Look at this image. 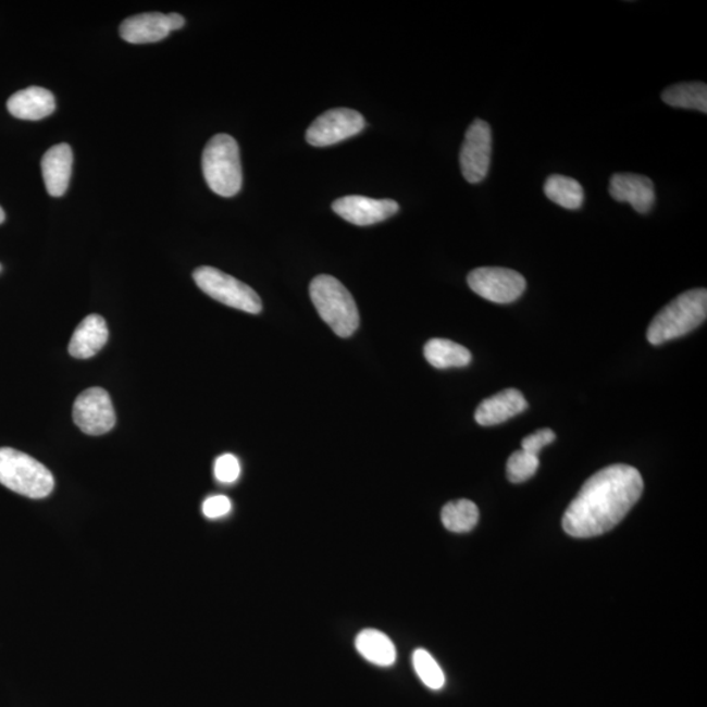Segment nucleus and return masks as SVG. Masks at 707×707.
<instances>
[{
	"label": "nucleus",
	"mask_w": 707,
	"mask_h": 707,
	"mask_svg": "<svg viewBox=\"0 0 707 707\" xmlns=\"http://www.w3.org/2000/svg\"><path fill=\"white\" fill-rule=\"evenodd\" d=\"M644 492V480L634 467L616 464L590 477L565 511L568 535L590 538L603 535L622 522Z\"/></svg>",
	"instance_id": "nucleus-1"
},
{
	"label": "nucleus",
	"mask_w": 707,
	"mask_h": 707,
	"mask_svg": "<svg viewBox=\"0 0 707 707\" xmlns=\"http://www.w3.org/2000/svg\"><path fill=\"white\" fill-rule=\"evenodd\" d=\"M707 317V292L694 288L673 299L652 321L647 339L658 346L691 333L704 323Z\"/></svg>",
	"instance_id": "nucleus-2"
},
{
	"label": "nucleus",
	"mask_w": 707,
	"mask_h": 707,
	"mask_svg": "<svg viewBox=\"0 0 707 707\" xmlns=\"http://www.w3.org/2000/svg\"><path fill=\"white\" fill-rule=\"evenodd\" d=\"M312 303L320 318L338 337L352 336L359 326L356 300L347 288L332 275H318L310 286Z\"/></svg>",
	"instance_id": "nucleus-3"
},
{
	"label": "nucleus",
	"mask_w": 707,
	"mask_h": 707,
	"mask_svg": "<svg viewBox=\"0 0 707 707\" xmlns=\"http://www.w3.org/2000/svg\"><path fill=\"white\" fill-rule=\"evenodd\" d=\"M202 171L209 188L221 197H234L241 190L243 170L237 141L228 134H218L206 145Z\"/></svg>",
	"instance_id": "nucleus-4"
},
{
	"label": "nucleus",
	"mask_w": 707,
	"mask_h": 707,
	"mask_svg": "<svg viewBox=\"0 0 707 707\" xmlns=\"http://www.w3.org/2000/svg\"><path fill=\"white\" fill-rule=\"evenodd\" d=\"M0 484L32 499L48 497L54 488L49 469L29 455L10 447L0 448Z\"/></svg>",
	"instance_id": "nucleus-5"
},
{
	"label": "nucleus",
	"mask_w": 707,
	"mask_h": 707,
	"mask_svg": "<svg viewBox=\"0 0 707 707\" xmlns=\"http://www.w3.org/2000/svg\"><path fill=\"white\" fill-rule=\"evenodd\" d=\"M193 278L204 294L222 305L252 314L262 311L261 299L253 288L221 270L201 266L195 270Z\"/></svg>",
	"instance_id": "nucleus-6"
},
{
	"label": "nucleus",
	"mask_w": 707,
	"mask_h": 707,
	"mask_svg": "<svg viewBox=\"0 0 707 707\" xmlns=\"http://www.w3.org/2000/svg\"><path fill=\"white\" fill-rule=\"evenodd\" d=\"M472 292L493 303L509 305L525 292L524 276L506 268H479L468 275Z\"/></svg>",
	"instance_id": "nucleus-7"
},
{
	"label": "nucleus",
	"mask_w": 707,
	"mask_h": 707,
	"mask_svg": "<svg viewBox=\"0 0 707 707\" xmlns=\"http://www.w3.org/2000/svg\"><path fill=\"white\" fill-rule=\"evenodd\" d=\"M492 150L491 125L486 121H473V124L468 127L460 150V169L468 183L484 182L491 169Z\"/></svg>",
	"instance_id": "nucleus-8"
},
{
	"label": "nucleus",
	"mask_w": 707,
	"mask_h": 707,
	"mask_svg": "<svg viewBox=\"0 0 707 707\" xmlns=\"http://www.w3.org/2000/svg\"><path fill=\"white\" fill-rule=\"evenodd\" d=\"M364 117L349 108H336L321 114L308 127L306 139L314 147H327L349 139L363 131Z\"/></svg>",
	"instance_id": "nucleus-9"
},
{
	"label": "nucleus",
	"mask_w": 707,
	"mask_h": 707,
	"mask_svg": "<svg viewBox=\"0 0 707 707\" xmlns=\"http://www.w3.org/2000/svg\"><path fill=\"white\" fill-rule=\"evenodd\" d=\"M73 417L76 426L87 435H104L114 427L115 411L108 392L89 388L76 397Z\"/></svg>",
	"instance_id": "nucleus-10"
},
{
	"label": "nucleus",
	"mask_w": 707,
	"mask_h": 707,
	"mask_svg": "<svg viewBox=\"0 0 707 707\" xmlns=\"http://www.w3.org/2000/svg\"><path fill=\"white\" fill-rule=\"evenodd\" d=\"M332 209L346 222L363 227L389 220L400 210V206L394 199L347 196L334 201Z\"/></svg>",
	"instance_id": "nucleus-11"
},
{
	"label": "nucleus",
	"mask_w": 707,
	"mask_h": 707,
	"mask_svg": "<svg viewBox=\"0 0 707 707\" xmlns=\"http://www.w3.org/2000/svg\"><path fill=\"white\" fill-rule=\"evenodd\" d=\"M609 193L617 202L632 204L640 214H647L655 203L654 183L635 173H616L610 178Z\"/></svg>",
	"instance_id": "nucleus-12"
},
{
	"label": "nucleus",
	"mask_w": 707,
	"mask_h": 707,
	"mask_svg": "<svg viewBox=\"0 0 707 707\" xmlns=\"http://www.w3.org/2000/svg\"><path fill=\"white\" fill-rule=\"evenodd\" d=\"M529 408L522 392L505 389L499 394L486 398L475 410L474 420L481 426H495L516 417Z\"/></svg>",
	"instance_id": "nucleus-13"
},
{
	"label": "nucleus",
	"mask_w": 707,
	"mask_h": 707,
	"mask_svg": "<svg viewBox=\"0 0 707 707\" xmlns=\"http://www.w3.org/2000/svg\"><path fill=\"white\" fill-rule=\"evenodd\" d=\"M73 150L66 144L51 147L41 162L45 186L50 196L62 197L66 193L73 171Z\"/></svg>",
	"instance_id": "nucleus-14"
},
{
	"label": "nucleus",
	"mask_w": 707,
	"mask_h": 707,
	"mask_svg": "<svg viewBox=\"0 0 707 707\" xmlns=\"http://www.w3.org/2000/svg\"><path fill=\"white\" fill-rule=\"evenodd\" d=\"M109 331L104 318L89 314L76 327L69 345L71 357L89 359L96 356L108 343Z\"/></svg>",
	"instance_id": "nucleus-15"
},
{
	"label": "nucleus",
	"mask_w": 707,
	"mask_h": 707,
	"mask_svg": "<svg viewBox=\"0 0 707 707\" xmlns=\"http://www.w3.org/2000/svg\"><path fill=\"white\" fill-rule=\"evenodd\" d=\"M9 112L18 120L38 121L55 111L54 95L41 87H29L12 95Z\"/></svg>",
	"instance_id": "nucleus-16"
},
{
	"label": "nucleus",
	"mask_w": 707,
	"mask_h": 707,
	"mask_svg": "<svg viewBox=\"0 0 707 707\" xmlns=\"http://www.w3.org/2000/svg\"><path fill=\"white\" fill-rule=\"evenodd\" d=\"M170 34L166 15L159 12L128 17L120 27L121 37L131 44L158 42L164 40Z\"/></svg>",
	"instance_id": "nucleus-17"
},
{
	"label": "nucleus",
	"mask_w": 707,
	"mask_h": 707,
	"mask_svg": "<svg viewBox=\"0 0 707 707\" xmlns=\"http://www.w3.org/2000/svg\"><path fill=\"white\" fill-rule=\"evenodd\" d=\"M424 358L435 369L466 368L472 361L467 347L445 338H433L424 345Z\"/></svg>",
	"instance_id": "nucleus-18"
},
{
	"label": "nucleus",
	"mask_w": 707,
	"mask_h": 707,
	"mask_svg": "<svg viewBox=\"0 0 707 707\" xmlns=\"http://www.w3.org/2000/svg\"><path fill=\"white\" fill-rule=\"evenodd\" d=\"M356 647L359 654L370 663L379 667H390L395 665L397 653L394 642L389 636L375 629H365L359 633L356 640Z\"/></svg>",
	"instance_id": "nucleus-19"
},
{
	"label": "nucleus",
	"mask_w": 707,
	"mask_h": 707,
	"mask_svg": "<svg viewBox=\"0 0 707 707\" xmlns=\"http://www.w3.org/2000/svg\"><path fill=\"white\" fill-rule=\"evenodd\" d=\"M545 196L561 208L578 210L584 202V190L576 179L562 175H551L544 185Z\"/></svg>",
	"instance_id": "nucleus-20"
},
{
	"label": "nucleus",
	"mask_w": 707,
	"mask_h": 707,
	"mask_svg": "<svg viewBox=\"0 0 707 707\" xmlns=\"http://www.w3.org/2000/svg\"><path fill=\"white\" fill-rule=\"evenodd\" d=\"M661 99L667 106L683 109H696L707 113V87L705 83H680L668 87Z\"/></svg>",
	"instance_id": "nucleus-21"
},
{
	"label": "nucleus",
	"mask_w": 707,
	"mask_h": 707,
	"mask_svg": "<svg viewBox=\"0 0 707 707\" xmlns=\"http://www.w3.org/2000/svg\"><path fill=\"white\" fill-rule=\"evenodd\" d=\"M442 523L455 533L471 532L479 523V507L469 499L454 500L442 510Z\"/></svg>",
	"instance_id": "nucleus-22"
},
{
	"label": "nucleus",
	"mask_w": 707,
	"mask_h": 707,
	"mask_svg": "<svg viewBox=\"0 0 707 707\" xmlns=\"http://www.w3.org/2000/svg\"><path fill=\"white\" fill-rule=\"evenodd\" d=\"M413 666L418 677L422 680V683L429 686L430 690L439 691L443 685H445V673H443L439 665L436 663L433 655L423 650V648H418V650L414 652Z\"/></svg>",
	"instance_id": "nucleus-23"
},
{
	"label": "nucleus",
	"mask_w": 707,
	"mask_h": 707,
	"mask_svg": "<svg viewBox=\"0 0 707 707\" xmlns=\"http://www.w3.org/2000/svg\"><path fill=\"white\" fill-rule=\"evenodd\" d=\"M538 466V456L520 449V451L513 452L509 461H507V477H509L512 484H522V482L530 480L536 474Z\"/></svg>",
	"instance_id": "nucleus-24"
},
{
	"label": "nucleus",
	"mask_w": 707,
	"mask_h": 707,
	"mask_svg": "<svg viewBox=\"0 0 707 707\" xmlns=\"http://www.w3.org/2000/svg\"><path fill=\"white\" fill-rule=\"evenodd\" d=\"M240 472V462L234 455H222L215 461L214 474L222 484H233L239 479Z\"/></svg>",
	"instance_id": "nucleus-25"
},
{
	"label": "nucleus",
	"mask_w": 707,
	"mask_h": 707,
	"mask_svg": "<svg viewBox=\"0 0 707 707\" xmlns=\"http://www.w3.org/2000/svg\"><path fill=\"white\" fill-rule=\"evenodd\" d=\"M556 441V433L550 429H542L533 433L522 442V449L531 455L538 456L539 451Z\"/></svg>",
	"instance_id": "nucleus-26"
},
{
	"label": "nucleus",
	"mask_w": 707,
	"mask_h": 707,
	"mask_svg": "<svg viewBox=\"0 0 707 707\" xmlns=\"http://www.w3.org/2000/svg\"><path fill=\"white\" fill-rule=\"evenodd\" d=\"M231 500L224 495H215L204 500L202 506L203 516L209 519H218L231 511Z\"/></svg>",
	"instance_id": "nucleus-27"
},
{
	"label": "nucleus",
	"mask_w": 707,
	"mask_h": 707,
	"mask_svg": "<svg viewBox=\"0 0 707 707\" xmlns=\"http://www.w3.org/2000/svg\"><path fill=\"white\" fill-rule=\"evenodd\" d=\"M166 24H169L170 32L182 29L185 25V18L178 14L166 15Z\"/></svg>",
	"instance_id": "nucleus-28"
},
{
	"label": "nucleus",
	"mask_w": 707,
	"mask_h": 707,
	"mask_svg": "<svg viewBox=\"0 0 707 707\" xmlns=\"http://www.w3.org/2000/svg\"><path fill=\"white\" fill-rule=\"evenodd\" d=\"M5 220V214L2 208H0V224H2Z\"/></svg>",
	"instance_id": "nucleus-29"
}]
</instances>
